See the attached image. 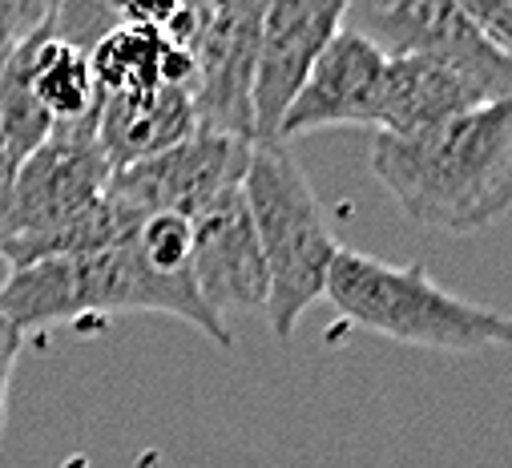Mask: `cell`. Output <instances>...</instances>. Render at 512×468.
<instances>
[{
    "label": "cell",
    "instance_id": "6da1fadb",
    "mask_svg": "<svg viewBox=\"0 0 512 468\" xmlns=\"http://www.w3.org/2000/svg\"><path fill=\"white\" fill-rule=\"evenodd\" d=\"M371 174L428 230L472 234L512 206V101H492L424 134H375Z\"/></svg>",
    "mask_w": 512,
    "mask_h": 468
},
{
    "label": "cell",
    "instance_id": "7a4b0ae2",
    "mask_svg": "<svg viewBox=\"0 0 512 468\" xmlns=\"http://www.w3.org/2000/svg\"><path fill=\"white\" fill-rule=\"evenodd\" d=\"M117 311H162L190 323L210 343L234 347L226 319L206 307L194 271L170 275L150 267L134 243V234H125L121 243L93 255L37 259L25 267H9L5 283H0V315L25 335L61 323L105 319Z\"/></svg>",
    "mask_w": 512,
    "mask_h": 468
},
{
    "label": "cell",
    "instance_id": "3957f363",
    "mask_svg": "<svg viewBox=\"0 0 512 468\" xmlns=\"http://www.w3.org/2000/svg\"><path fill=\"white\" fill-rule=\"evenodd\" d=\"M323 299L351 327L432 351H484L504 347L512 335L504 311L452 295L428 267H396L347 247L335 251Z\"/></svg>",
    "mask_w": 512,
    "mask_h": 468
},
{
    "label": "cell",
    "instance_id": "277c9868",
    "mask_svg": "<svg viewBox=\"0 0 512 468\" xmlns=\"http://www.w3.org/2000/svg\"><path fill=\"white\" fill-rule=\"evenodd\" d=\"M242 198L259 234L271 295L267 315L275 339H291L311 303L323 299L327 271L335 263V234L323 222V206L287 154L283 142H254L242 174Z\"/></svg>",
    "mask_w": 512,
    "mask_h": 468
},
{
    "label": "cell",
    "instance_id": "5b68a950",
    "mask_svg": "<svg viewBox=\"0 0 512 468\" xmlns=\"http://www.w3.org/2000/svg\"><path fill=\"white\" fill-rule=\"evenodd\" d=\"M109 174L113 170L97 146V117L53 126L49 138L17 166L13 194L0 218V259L9 267L33 263L53 230L105 194Z\"/></svg>",
    "mask_w": 512,
    "mask_h": 468
},
{
    "label": "cell",
    "instance_id": "8992f818",
    "mask_svg": "<svg viewBox=\"0 0 512 468\" xmlns=\"http://www.w3.org/2000/svg\"><path fill=\"white\" fill-rule=\"evenodd\" d=\"M250 146L242 138L194 130L162 154H150L134 166L109 174V194L130 210L138 222L150 214H182L194 218L226 190L242 186Z\"/></svg>",
    "mask_w": 512,
    "mask_h": 468
},
{
    "label": "cell",
    "instance_id": "52a82bcc",
    "mask_svg": "<svg viewBox=\"0 0 512 468\" xmlns=\"http://www.w3.org/2000/svg\"><path fill=\"white\" fill-rule=\"evenodd\" d=\"M347 0H271L259 25L250 81V126L254 142H275L279 122L299 93L319 53L343 29Z\"/></svg>",
    "mask_w": 512,
    "mask_h": 468
},
{
    "label": "cell",
    "instance_id": "ba28073f",
    "mask_svg": "<svg viewBox=\"0 0 512 468\" xmlns=\"http://www.w3.org/2000/svg\"><path fill=\"white\" fill-rule=\"evenodd\" d=\"M512 97L508 65H472L448 57H400L383 73L379 122L383 134H424L444 122Z\"/></svg>",
    "mask_w": 512,
    "mask_h": 468
},
{
    "label": "cell",
    "instance_id": "9c48e42d",
    "mask_svg": "<svg viewBox=\"0 0 512 468\" xmlns=\"http://www.w3.org/2000/svg\"><path fill=\"white\" fill-rule=\"evenodd\" d=\"M190 239V271L214 315L226 319V311H267L271 279L242 186L226 190L190 218Z\"/></svg>",
    "mask_w": 512,
    "mask_h": 468
},
{
    "label": "cell",
    "instance_id": "30bf717a",
    "mask_svg": "<svg viewBox=\"0 0 512 468\" xmlns=\"http://www.w3.org/2000/svg\"><path fill=\"white\" fill-rule=\"evenodd\" d=\"M383 73H388V57L363 37L339 29L303 77L299 93L291 97L275 142L287 146V138L319 134L331 126H375L383 101Z\"/></svg>",
    "mask_w": 512,
    "mask_h": 468
},
{
    "label": "cell",
    "instance_id": "8fae6325",
    "mask_svg": "<svg viewBox=\"0 0 512 468\" xmlns=\"http://www.w3.org/2000/svg\"><path fill=\"white\" fill-rule=\"evenodd\" d=\"M343 29L375 45L388 61L400 57H448L472 65H508L452 0H347Z\"/></svg>",
    "mask_w": 512,
    "mask_h": 468
},
{
    "label": "cell",
    "instance_id": "7c38bea8",
    "mask_svg": "<svg viewBox=\"0 0 512 468\" xmlns=\"http://www.w3.org/2000/svg\"><path fill=\"white\" fill-rule=\"evenodd\" d=\"M198 130L190 85H162L150 93H113L97 105V146L109 170L134 166L150 154L170 150L174 142Z\"/></svg>",
    "mask_w": 512,
    "mask_h": 468
},
{
    "label": "cell",
    "instance_id": "4fadbf2b",
    "mask_svg": "<svg viewBox=\"0 0 512 468\" xmlns=\"http://www.w3.org/2000/svg\"><path fill=\"white\" fill-rule=\"evenodd\" d=\"M13 69L29 85L33 101L49 113L53 126H73L97 117L101 89L89 69V53L53 33V21L37 25L13 45Z\"/></svg>",
    "mask_w": 512,
    "mask_h": 468
},
{
    "label": "cell",
    "instance_id": "5bb4252c",
    "mask_svg": "<svg viewBox=\"0 0 512 468\" xmlns=\"http://www.w3.org/2000/svg\"><path fill=\"white\" fill-rule=\"evenodd\" d=\"M89 69L101 89V97L113 93H150L162 85H190L194 65L190 53L158 29H138V25H117L101 33L89 49Z\"/></svg>",
    "mask_w": 512,
    "mask_h": 468
},
{
    "label": "cell",
    "instance_id": "9a60e30c",
    "mask_svg": "<svg viewBox=\"0 0 512 468\" xmlns=\"http://www.w3.org/2000/svg\"><path fill=\"white\" fill-rule=\"evenodd\" d=\"M452 5L496 45L508 53V37H512V0H452Z\"/></svg>",
    "mask_w": 512,
    "mask_h": 468
},
{
    "label": "cell",
    "instance_id": "2e32d148",
    "mask_svg": "<svg viewBox=\"0 0 512 468\" xmlns=\"http://www.w3.org/2000/svg\"><path fill=\"white\" fill-rule=\"evenodd\" d=\"M61 5H65V0H0V29L21 41L37 25L53 21Z\"/></svg>",
    "mask_w": 512,
    "mask_h": 468
},
{
    "label": "cell",
    "instance_id": "e0dca14e",
    "mask_svg": "<svg viewBox=\"0 0 512 468\" xmlns=\"http://www.w3.org/2000/svg\"><path fill=\"white\" fill-rule=\"evenodd\" d=\"M25 347V331L13 327L5 315H0V436H5V416H9V380L17 368V356Z\"/></svg>",
    "mask_w": 512,
    "mask_h": 468
},
{
    "label": "cell",
    "instance_id": "ac0fdd59",
    "mask_svg": "<svg viewBox=\"0 0 512 468\" xmlns=\"http://www.w3.org/2000/svg\"><path fill=\"white\" fill-rule=\"evenodd\" d=\"M17 158L9 154L5 138H0V218H5V206H9V194H13V178H17Z\"/></svg>",
    "mask_w": 512,
    "mask_h": 468
},
{
    "label": "cell",
    "instance_id": "d6986e66",
    "mask_svg": "<svg viewBox=\"0 0 512 468\" xmlns=\"http://www.w3.org/2000/svg\"><path fill=\"white\" fill-rule=\"evenodd\" d=\"M17 37H9L5 29H0V81H5V65H9V53H13Z\"/></svg>",
    "mask_w": 512,
    "mask_h": 468
}]
</instances>
